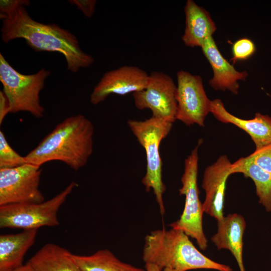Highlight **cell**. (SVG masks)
<instances>
[{
    "mask_svg": "<svg viewBox=\"0 0 271 271\" xmlns=\"http://www.w3.org/2000/svg\"><path fill=\"white\" fill-rule=\"evenodd\" d=\"M1 38L5 43L23 39L35 51L59 52L65 57L67 69L73 73L94 62L93 57L81 49L74 35L55 24H45L33 20L25 6L1 16Z\"/></svg>",
    "mask_w": 271,
    "mask_h": 271,
    "instance_id": "6da1fadb",
    "label": "cell"
},
{
    "mask_svg": "<svg viewBox=\"0 0 271 271\" xmlns=\"http://www.w3.org/2000/svg\"><path fill=\"white\" fill-rule=\"evenodd\" d=\"M94 132L93 123L84 115L68 117L25 156L26 163L41 167L59 161L77 171L87 164L93 152Z\"/></svg>",
    "mask_w": 271,
    "mask_h": 271,
    "instance_id": "7a4b0ae2",
    "label": "cell"
},
{
    "mask_svg": "<svg viewBox=\"0 0 271 271\" xmlns=\"http://www.w3.org/2000/svg\"><path fill=\"white\" fill-rule=\"evenodd\" d=\"M143 259L145 263L176 271L211 269L232 271L225 264L209 258L199 251L183 231L171 228L154 230L145 238Z\"/></svg>",
    "mask_w": 271,
    "mask_h": 271,
    "instance_id": "3957f363",
    "label": "cell"
},
{
    "mask_svg": "<svg viewBox=\"0 0 271 271\" xmlns=\"http://www.w3.org/2000/svg\"><path fill=\"white\" fill-rule=\"evenodd\" d=\"M127 124L146 152V173L142 182L147 192L153 190L160 213L164 215L165 209L163 194L166 187L162 180L163 163L160 146L170 133L173 123L152 116L143 121L129 119Z\"/></svg>",
    "mask_w": 271,
    "mask_h": 271,
    "instance_id": "277c9868",
    "label": "cell"
},
{
    "mask_svg": "<svg viewBox=\"0 0 271 271\" xmlns=\"http://www.w3.org/2000/svg\"><path fill=\"white\" fill-rule=\"evenodd\" d=\"M50 74L44 68L33 74H22L0 53V81L9 102L10 113L25 111L37 118L43 117L45 109L41 104L40 93Z\"/></svg>",
    "mask_w": 271,
    "mask_h": 271,
    "instance_id": "5b68a950",
    "label": "cell"
},
{
    "mask_svg": "<svg viewBox=\"0 0 271 271\" xmlns=\"http://www.w3.org/2000/svg\"><path fill=\"white\" fill-rule=\"evenodd\" d=\"M77 186L73 181L56 195L41 203L0 206V228L28 230L59 225L58 210Z\"/></svg>",
    "mask_w": 271,
    "mask_h": 271,
    "instance_id": "8992f818",
    "label": "cell"
},
{
    "mask_svg": "<svg viewBox=\"0 0 271 271\" xmlns=\"http://www.w3.org/2000/svg\"><path fill=\"white\" fill-rule=\"evenodd\" d=\"M201 143L202 140H199L197 145L185 159L184 171L181 179L182 186L179 190L180 195L185 196V206L179 219L169 225L183 231L188 236L195 239L199 248L205 250L207 247L208 241L203 229L204 212L197 185L198 150Z\"/></svg>",
    "mask_w": 271,
    "mask_h": 271,
    "instance_id": "52a82bcc",
    "label": "cell"
},
{
    "mask_svg": "<svg viewBox=\"0 0 271 271\" xmlns=\"http://www.w3.org/2000/svg\"><path fill=\"white\" fill-rule=\"evenodd\" d=\"M41 167L25 163L0 169V206L41 203L45 197L39 189Z\"/></svg>",
    "mask_w": 271,
    "mask_h": 271,
    "instance_id": "ba28073f",
    "label": "cell"
},
{
    "mask_svg": "<svg viewBox=\"0 0 271 271\" xmlns=\"http://www.w3.org/2000/svg\"><path fill=\"white\" fill-rule=\"evenodd\" d=\"M176 118L187 125L204 126L206 116L210 112L211 103L203 87L201 76L180 70L177 73Z\"/></svg>",
    "mask_w": 271,
    "mask_h": 271,
    "instance_id": "9c48e42d",
    "label": "cell"
},
{
    "mask_svg": "<svg viewBox=\"0 0 271 271\" xmlns=\"http://www.w3.org/2000/svg\"><path fill=\"white\" fill-rule=\"evenodd\" d=\"M176 87L169 75L153 71L149 74L146 88L133 93L134 105L140 110L149 109L153 116L173 123L176 120Z\"/></svg>",
    "mask_w": 271,
    "mask_h": 271,
    "instance_id": "30bf717a",
    "label": "cell"
},
{
    "mask_svg": "<svg viewBox=\"0 0 271 271\" xmlns=\"http://www.w3.org/2000/svg\"><path fill=\"white\" fill-rule=\"evenodd\" d=\"M149 78L144 70L136 66L125 65L105 72L94 87L90 101L97 105L110 94L125 95L145 89Z\"/></svg>",
    "mask_w": 271,
    "mask_h": 271,
    "instance_id": "8fae6325",
    "label": "cell"
},
{
    "mask_svg": "<svg viewBox=\"0 0 271 271\" xmlns=\"http://www.w3.org/2000/svg\"><path fill=\"white\" fill-rule=\"evenodd\" d=\"M231 164L226 155L220 156L205 170L202 187L206 193L203 212L217 221L224 218L225 192L228 177L232 174Z\"/></svg>",
    "mask_w": 271,
    "mask_h": 271,
    "instance_id": "7c38bea8",
    "label": "cell"
},
{
    "mask_svg": "<svg viewBox=\"0 0 271 271\" xmlns=\"http://www.w3.org/2000/svg\"><path fill=\"white\" fill-rule=\"evenodd\" d=\"M204 55L209 62L213 76L209 84L215 90H228L237 94L239 87L238 81L245 80L248 73L237 71L219 52L212 36L206 39L201 47Z\"/></svg>",
    "mask_w": 271,
    "mask_h": 271,
    "instance_id": "4fadbf2b",
    "label": "cell"
},
{
    "mask_svg": "<svg viewBox=\"0 0 271 271\" xmlns=\"http://www.w3.org/2000/svg\"><path fill=\"white\" fill-rule=\"evenodd\" d=\"M210 112L218 120L231 123L247 132L258 149L271 144V117L259 112L251 119L237 117L229 112L218 98L211 100Z\"/></svg>",
    "mask_w": 271,
    "mask_h": 271,
    "instance_id": "5bb4252c",
    "label": "cell"
},
{
    "mask_svg": "<svg viewBox=\"0 0 271 271\" xmlns=\"http://www.w3.org/2000/svg\"><path fill=\"white\" fill-rule=\"evenodd\" d=\"M217 233L211 238L218 249L229 250L235 257L240 271H245L243 259V235L246 223L243 216L229 214L217 221Z\"/></svg>",
    "mask_w": 271,
    "mask_h": 271,
    "instance_id": "9a60e30c",
    "label": "cell"
},
{
    "mask_svg": "<svg viewBox=\"0 0 271 271\" xmlns=\"http://www.w3.org/2000/svg\"><path fill=\"white\" fill-rule=\"evenodd\" d=\"M184 12L186 21L183 42L187 47L201 48L206 39L216 31L215 24L208 12L192 0L186 2Z\"/></svg>",
    "mask_w": 271,
    "mask_h": 271,
    "instance_id": "2e32d148",
    "label": "cell"
},
{
    "mask_svg": "<svg viewBox=\"0 0 271 271\" xmlns=\"http://www.w3.org/2000/svg\"><path fill=\"white\" fill-rule=\"evenodd\" d=\"M38 230L0 235V271H13L23 265L25 255L35 243Z\"/></svg>",
    "mask_w": 271,
    "mask_h": 271,
    "instance_id": "e0dca14e",
    "label": "cell"
},
{
    "mask_svg": "<svg viewBox=\"0 0 271 271\" xmlns=\"http://www.w3.org/2000/svg\"><path fill=\"white\" fill-rule=\"evenodd\" d=\"M72 255L59 245L47 243L27 263L35 271H81Z\"/></svg>",
    "mask_w": 271,
    "mask_h": 271,
    "instance_id": "ac0fdd59",
    "label": "cell"
},
{
    "mask_svg": "<svg viewBox=\"0 0 271 271\" xmlns=\"http://www.w3.org/2000/svg\"><path fill=\"white\" fill-rule=\"evenodd\" d=\"M231 172L242 173L254 183L259 203L268 212H271V174L254 163L247 156L242 157L231 164Z\"/></svg>",
    "mask_w": 271,
    "mask_h": 271,
    "instance_id": "d6986e66",
    "label": "cell"
},
{
    "mask_svg": "<svg viewBox=\"0 0 271 271\" xmlns=\"http://www.w3.org/2000/svg\"><path fill=\"white\" fill-rule=\"evenodd\" d=\"M72 256L81 271H146L121 261L107 249L90 255Z\"/></svg>",
    "mask_w": 271,
    "mask_h": 271,
    "instance_id": "ffe728a7",
    "label": "cell"
},
{
    "mask_svg": "<svg viewBox=\"0 0 271 271\" xmlns=\"http://www.w3.org/2000/svg\"><path fill=\"white\" fill-rule=\"evenodd\" d=\"M25 163V156L11 147L3 131L0 130V169L14 168Z\"/></svg>",
    "mask_w": 271,
    "mask_h": 271,
    "instance_id": "44dd1931",
    "label": "cell"
},
{
    "mask_svg": "<svg viewBox=\"0 0 271 271\" xmlns=\"http://www.w3.org/2000/svg\"><path fill=\"white\" fill-rule=\"evenodd\" d=\"M255 51V45L253 41L247 38H240L232 45V57L230 60L234 64L238 61L247 60L254 54Z\"/></svg>",
    "mask_w": 271,
    "mask_h": 271,
    "instance_id": "7402d4cb",
    "label": "cell"
},
{
    "mask_svg": "<svg viewBox=\"0 0 271 271\" xmlns=\"http://www.w3.org/2000/svg\"><path fill=\"white\" fill-rule=\"evenodd\" d=\"M247 157L263 171L271 174V144L255 149Z\"/></svg>",
    "mask_w": 271,
    "mask_h": 271,
    "instance_id": "603a6c76",
    "label": "cell"
},
{
    "mask_svg": "<svg viewBox=\"0 0 271 271\" xmlns=\"http://www.w3.org/2000/svg\"><path fill=\"white\" fill-rule=\"evenodd\" d=\"M69 2L75 5L86 17L90 18L94 14L97 3L95 0H71Z\"/></svg>",
    "mask_w": 271,
    "mask_h": 271,
    "instance_id": "cb8c5ba5",
    "label": "cell"
},
{
    "mask_svg": "<svg viewBox=\"0 0 271 271\" xmlns=\"http://www.w3.org/2000/svg\"><path fill=\"white\" fill-rule=\"evenodd\" d=\"M30 2L27 0H1L0 16H6L20 6H29Z\"/></svg>",
    "mask_w": 271,
    "mask_h": 271,
    "instance_id": "d4e9b609",
    "label": "cell"
},
{
    "mask_svg": "<svg viewBox=\"0 0 271 271\" xmlns=\"http://www.w3.org/2000/svg\"><path fill=\"white\" fill-rule=\"evenodd\" d=\"M9 100L3 91H0V124H2L6 115L10 113Z\"/></svg>",
    "mask_w": 271,
    "mask_h": 271,
    "instance_id": "484cf974",
    "label": "cell"
},
{
    "mask_svg": "<svg viewBox=\"0 0 271 271\" xmlns=\"http://www.w3.org/2000/svg\"><path fill=\"white\" fill-rule=\"evenodd\" d=\"M145 267L146 271H176L168 268L161 270L156 265L150 263H146Z\"/></svg>",
    "mask_w": 271,
    "mask_h": 271,
    "instance_id": "4316f807",
    "label": "cell"
},
{
    "mask_svg": "<svg viewBox=\"0 0 271 271\" xmlns=\"http://www.w3.org/2000/svg\"><path fill=\"white\" fill-rule=\"evenodd\" d=\"M13 271H35L33 268L27 262L21 266L16 268Z\"/></svg>",
    "mask_w": 271,
    "mask_h": 271,
    "instance_id": "83f0119b",
    "label": "cell"
}]
</instances>
